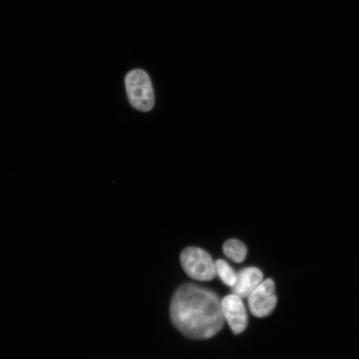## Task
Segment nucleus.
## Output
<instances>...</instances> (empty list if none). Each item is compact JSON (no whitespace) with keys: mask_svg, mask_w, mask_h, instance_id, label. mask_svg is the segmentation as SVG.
<instances>
[{"mask_svg":"<svg viewBox=\"0 0 359 359\" xmlns=\"http://www.w3.org/2000/svg\"><path fill=\"white\" fill-rule=\"evenodd\" d=\"M222 311L233 333H243L248 325L245 306L241 298L234 294L226 296L222 300Z\"/></svg>","mask_w":359,"mask_h":359,"instance_id":"5","label":"nucleus"},{"mask_svg":"<svg viewBox=\"0 0 359 359\" xmlns=\"http://www.w3.org/2000/svg\"><path fill=\"white\" fill-rule=\"evenodd\" d=\"M125 83L130 103L135 109L142 111L154 109V88L149 75L145 71L135 69L129 72L126 76Z\"/></svg>","mask_w":359,"mask_h":359,"instance_id":"2","label":"nucleus"},{"mask_svg":"<svg viewBox=\"0 0 359 359\" xmlns=\"http://www.w3.org/2000/svg\"><path fill=\"white\" fill-rule=\"evenodd\" d=\"M172 324L193 339H208L224 326L222 300L215 292L193 284L175 292L170 305Z\"/></svg>","mask_w":359,"mask_h":359,"instance_id":"1","label":"nucleus"},{"mask_svg":"<svg viewBox=\"0 0 359 359\" xmlns=\"http://www.w3.org/2000/svg\"><path fill=\"white\" fill-rule=\"evenodd\" d=\"M215 266L217 275L221 278L224 285L230 287H233L236 285L237 273L230 264L223 259H218L215 262Z\"/></svg>","mask_w":359,"mask_h":359,"instance_id":"8","label":"nucleus"},{"mask_svg":"<svg viewBox=\"0 0 359 359\" xmlns=\"http://www.w3.org/2000/svg\"><path fill=\"white\" fill-rule=\"evenodd\" d=\"M181 264L184 271L193 280L210 281L217 276L212 257L197 247H189L182 251Z\"/></svg>","mask_w":359,"mask_h":359,"instance_id":"3","label":"nucleus"},{"mask_svg":"<svg viewBox=\"0 0 359 359\" xmlns=\"http://www.w3.org/2000/svg\"><path fill=\"white\" fill-rule=\"evenodd\" d=\"M263 273L258 268L249 267L241 269L237 273L236 285L231 287L232 293L241 299L248 298L263 281Z\"/></svg>","mask_w":359,"mask_h":359,"instance_id":"6","label":"nucleus"},{"mask_svg":"<svg viewBox=\"0 0 359 359\" xmlns=\"http://www.w3.org/2000/svg\"><path fill=\"white\" fill-rule=\"evenodd\" d=\"M224 254L236 263L243 262L247 255L246 246L241 241L229 240L223 245Z\"/></svg>","mask_w":359,"mask_h":359,"instance_id":"7","label":"nucleus"},{"mask_svg":"<svg viewBox=\"0 0 359 359\" xmlns=\"http://www.w3.org/2000/svg\"><path fill=\"white\" fill-rule=\"evenodd\" d=\"M276 285L271 279L260 283L248 297L250 311L258 318L269 316L276 309Z\"/></svg>","mask_w":359,"mask_h":359,"instance_id":"4","label":"nucleus"}]
</instances>
